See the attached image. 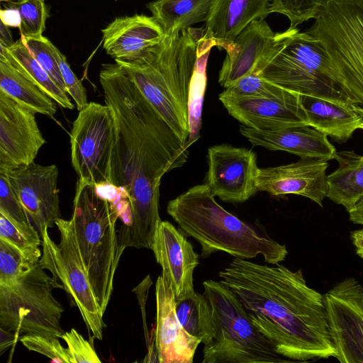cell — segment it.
<instances>
[{"label":"cell","mask_w":363,"mask_h":363,"mask_svg":"<svg viewBox=\"0 0 363 363\" xmlns=\"http://www.w3.org/2000/svg\"><path fill=\"white\" fill-rule=\"evenodd\" d=\"M99 81L115 123L110 183L128 196L132 222L117 230L123 248L150 249L161 219L162 177L182 167L189 147L140 92L124 68L101 65Z\"/></svg>","instance_id":"cell-1"},{"label":"cell","mask_w":363,"mask_h":363,"mask_svg":"<svg viewBox=\"0 0 363 363\" xmlns=\"http://www.w3.org/2000/svg\"><path fill=\"white\" fill-rule=\"evenodd\" d=\"M218 277L279 354L301 362L336 357L324 295L307 284L301 269L235 257Z\"/></svg>","instance_id":"cell-2"},{"label":"cell","mask_w":363,"mask_h":363,"mask_svg":"<svg viewBox=\"0 0 363 363\" xmlns=\"http://www.w3.org/2000/svg\"><path fill=\"white\" fill-rule=\"evenodd\" d=\"M203 33L204 29L190 27L181 33L164 34L158 44L140 57L115 60L185 144L189 136V86L198 40Z\"/></svg>","instance_id":"cell-3"},{"label":"cell","mask_w":363,"mask_h":363,"mask_svg":"<svg viewBox=\"0 0 363 363\" xmlns=\"http://www.w3.org/2000/svg\"><path fill=\"white\" fill-rule=\"evenodd\" d=\"M167 213L181 230L201 247V256L225 252L249 259L261 255L271 264L284 261L286 246L219 205L206 184H199L169 201Z\"/></svg>","instance_id":"cell-4"},{"label":"cell","mask_w":363,"mask_h":363,"mask_svg":"<svg viewBox=\"0 0 363 363\" xmlns=\"http://www.w3.org/2000/svg\"><path fill=\"white\" fill-rule=\"evenodd\" d=\"M72 221L77 246L101 313L113 291L116 271L124 248L116 228L118 215L94 184L77 179Z\"/></svg>","instance_id":"cell-5"},{"label":"cell","mask_w":363,"mask_h":363,"mask_svg":"<svg viewBox=\"0 0 363 363\" xmlns=\"http://www.w3.org/2000/svg\"><path fill=\"white\" fill-rule=\"evenodd\" d=\"M252 72L301 96L352 104L330 78L328 59L322 44L297 28L276 33L273 46Z\"/></svg>","instance_id":"cell-6"},{"label":"cell","mask_w":363,"mask_h":363,"mask_svg":"<svg viewBox=\"0 0 363 363\" xmlns=\"http://www.w3.org/2000/svg\"><path fill=\"white\" fill-rule=\"evenodd\" d=\"M314 19L306 32L322 44L330 78L363 107V0H326Z\"/></svg>","instance_id":"cell-7"},{"label":"cell","mask_w":363,"mask_h":363,"mask_svg":"<svg viewBox=\"0 0 363 363\" xmlns=\"http://www.w3.org/2000/svg\"><path fill=\"white\" fill-rule=\"evenodd\" d=\"M212 308L216 334L203 350L202 363H279L293 362L279 354L252 323L244 306L225 283L203 282Z\"/></svg>","instance_id":"cell-8"},{"label":"cell","mask_w":363,"mask_h":363,"mask_svg":"<svg viewBox=\"0 0 363 363\" xmlns=\"http://www.w3.org/2000/svg\"><path fill=\"white\" fill-rule=\"evenodd\" d=\"M40 262L15 279L0 284V327L24 335L61 338L64 308L54 297L52 277Z\"/></svg>","instance_id":"cell-9"},{"label":"cell","mask_w":363,"mask_h":363,"mask_svg":"<svg viewBox=\"0 0 363 363\" xmlns=\"http://www.w3.org/2000/svg\"><path fill=\"white\" fill-rule=\"evenodd\" d=\"M55 225L60 235L57 245L50 237L48 229L41 233L42 257L40 264L52 273L55 287L64 289L75 305L89 334L99 340L103 338L106 325L96 296L84 267L75 240L71 219L59 218Z\"/></svg>","instance_id":"cell-10"},{"label":"cell","mask_w":363,"mask_h":363,"mask_svg":"<svg viewBox=\"0 0 363 363\" xmlns=\"http://www.w3.org/2000/svg\"><path fill=\"white\" fill-rule=\"evenodd\" d=\"M71 162L78 179L94 184L110 182L115 123L105 104L89 102L72 123Z\"/></svg>","instance_id":"cell-11"},{"label":"cell","mask_w":363,"mask_h":363,"mask_svg":"<svg viewBox=\"0 0 363 363\" xmlns=\"http://www.w3.org/2000/svg\"><path fill=\"white\" fill-rule=\"evenodd\" d=\"M330 337L341 363H363V287L346 278L324 295Z\"/></svg>","instance_id":"cell-12"},{"label":"cell","mask_w":363,"mask_h":363,"mask_svg":"<svg viewBox=\"0 0 363 363\" xmlns=\"http://www.w3.org/2000/svg\"><path fill=\"white\" fill-rule=\"evenodd\" d=\"M206 184L215 196L232 203H242L257 191L259 168L256 154L245 147L227 144L208 150Z\"/></svg>","instance_id":"cell-13"},{"label":"cell","mask_w":363,"mask_h":363,"mask_svg":"<svg viewBox=\"0 0 363 363\" xmlns=\"http://www.w3.org/2000/svg\"><path fill=\"white\" fill-rule=\"evenodd\" d=\"M10 185L40 235L61 218L55 164L33 162L8 173Z\"/></svg>","instance_id":"cell-14"},{"label":"cell","mask_w":363,"mask_h":363,"mask_svg":"<svg viewBox=\"0 0 363 363\" xmlns=\"http://www.w3.org/2000/svg\"><path fill=\"white\" fill-rule=\"evenodd\" d=\"M35 114L0 91V172L34 162L46 143Z\"/></svg>","instance_id":"cell-15"},{"label":"cell","mask_w":363,"mask_h":363,"mask_svg":"<svg viewBox=\"0 0 363 363\" xmlns=\"http://www.w3.org/2000/svg\"><path fill=\"white\" fill-rule=\"evenodd\" d=\"M221 101L228 113L243 125L259 130H277L309 125L301 95L292 93L284 98L235 97L223 91Z\"/></svg>","instance_id":"cell-16"},{"label":"cell","mask_w":363,"mask_h":363,"mask_svg":"<svg viewBox=\"0 0 363 363\" xmlns=\"http://www.w3.org/2000/svg\"><path fill=\"white\" fill-rule=\"evenodd\" d=\"M328 165L325 160L301 158L287 164L259 168L256 179L257 191L275 196L299 195L323 207L328 192Z\"/></svg>","instance_id":"cell-17"},{"label":"cell","mask_w":363,"mask_h":363,"mask_svg":"<svg viewBox=\"0 0 363 363\" xmlns=\"http://www.w3.org/2000/svg\"><path fill=\"white\" fill-rule=\"evenodd\" d=\"M150 250L162 267V274L169 281L176 301L195 291L193 274L199 264V255L184 233L171 223L161 220Z\"/></svg>","instance_id":"cell-18"},{"label":"cell","mask_w":363,"mask_h":363,"mask_svg":"<svg viewBox=\"0 0 363 363\" xmlns=\"http://www.w3.org/2000/svg\"><path fill=\"white\" fill-rule=\"evenodd\" d=\"M156 330L155 343L160 363H192L201 343L181 325L176 313V300L169 281L159 276L155 284Z\"/></svg>","instance_id":"cell-19"},{"label":"cell","mask_w":363,"mask_h":363,"mask_svg":"<svg viewBox=\"0 0 363 363\" xmlns=\"http://www.w3.org/2000/svg\"><path fill=\"white\" fill-rule=\"evenodd\" d=\"M103 48L115 60L130 61L158 44L164 33L152 16L118 17L103 30Z\"/></svg>","instance_id":"cell-20"},{"label":"cell","mask_w":363,"mask_h":363,"mask_svg":"<svg viewBox=\"0 0 363 363\" xmlns=\"http://www.w3.org/2000/svg\"><path fill=\"white\" fill-rule=\"evenodd\" d=\"M276 33L264 18L254 21L223 49L226 56L218 74V83L226 88L252 72L275 41Z\"/></svg>","instance_id":"cell-21"},{"label":"cell","mask_w":363,"mask_h":363,"mask_svg":"<svg viewBox=\"0 0 363 363\" xmlns=\"http://www.w3.org/2000/svg\"><path fill=\"white\" fill-rule=\"evenodd\" d=\"M240 132L254 146L269 150H281L301 158L335 160L337 150L328 136L309 125H299L277 130H259L242 125Z\"/></svg>","instance_id":"cell-22"},{"label":"cell","mask_w":363,"mask_h":363,"mask_svg":"<svg viewBox=\"0 0 363 363\" xmlns=\"http://www.w3.org/2000/svg\"><path fill=\"white\" fill-rule=\"evenodd\" d=\"M272 0H212L204 35L220 49L231 43L255 20L270 14Z\"/></svg>","instance_id":"cell-23"},{"label":"cell","mask_w":363,"mask_h":363,"mask_svg":"<svg viewBox=\"0 0 363 363\" xmlns=\"http://www.w3.org/2000/svg\"><path fill=\"white\" fill-rule=\"evenodd\" d=\"M301 99L310 126L337 143L347 141L363 123V117L354 108V104L313 96L301 95Z\"/></svg>","instance_id":"cell-24"},{"label":"cell","mask_w":363,"mask_h":363,"mask_svg":"<svg viewBox=\"0 0 363 363\" xmlns=\"http://www.w3.org/2000/svg\"><path fill=\"white\" fill-rule=\"evenodd\" d=\"M338 167L327 176V198L350 210L363 196V155L337 152Z\"/></svg>","instance_id":"cell-25"},{"label":"cell","mask_w":363,"mask_h":363,"mask_svg":"<svg viewBox=\"0 0 363 363\" xmlns=\"http://www.w3.org/2000/svg\"><path fill=\"white\" fill-rule=\"evenodd\" d=\"M0 91L22 106L49 117L57 111L56 102L0 55Z\"/></svg>","instance_id":"cell-26"},{"label":"cell","mask_w":363,"mask_h":363,"mask_svg":"<svg viewBox=\"0 0 363 363\" xmlns=\"http://www.w3.org/2000/svg\"><path fill=\"white\" fill-rule=\"evenodd\" d=\"M212 0H156L147 5L164 34L181 33L206 21Z\"/></svg>","instance_id":"cell-27"},{"label":"cell","mask_w":363,"mask_h":363,"mask_svg":"<svg viewBox=\"0 0 363 363\" xmlns=\"http://www.w3.org/2000/svg\"><path fill=\"white\" fill-rule=\"evenodd\" d=\"M0 55L5 56L17 70L38 86L58 105L68 109L74 108L68 94L53 81L34 58L21 37L9 48L0 45Z\"/></svg>","instance_id":"cell-28"},{"label":"cell","mask_w":363,"mask_h":363,"mask_svg":"<svg viewBox=\"0 0 363 363\" xmlns=\"http://www.w3.org/2000/svg\"><path fill=\"white\" fill-rule=\"evenodd\" d=\"M176 313L184 329L204 345L213 340L215 326L212 308L204 294L194 291L176 301Z\"/></svg>","instance_id":"cell-29"},{"label":"cell","mask_w":363,"mask_h":363,"mask_svg":"<svg viewBox=\"0 0 363 363\" xmlns=\"http://www.w3.org/2000/svg\"><path fill=\"white\" fill-rule=\"evenodd\" d=\"M216 42L207 38L204 33L197 44V58L189 92V136L187 145L190 147L199 137L201 124L202 104L206 86V67L211 50Z\"/></svg>","instance_id":"cell-30"},{"label":"cell","mask_w":363,"mask_h":363,"mask_svg":"<svg viewBox=\"0 0 363 363\" xmlns=\"http://www.w3.org/2000/svg\"><path fill=\"white\" fill-rule=\"evenodd\" d=\"M223 92L235 97L277 99L291 95V91L284 89L251 72L225 88Z\"/></svg>","instance_id":"cell-31"},{"label":"cell","mask_w":363,"mask_h":363,"mask_svg":"<svg viewBox=\"0 0 363 363\" xmlns=\"http://www.w3.org/2000/svg\"><path fill=\"white\" fill-rule=\"evenodd\" d=\"M8 7L16 9L20 13L21 21L19 30L21 37L43 35L48 17L45 0H19L11 2Z\"/></svg>","instance_id":"cell-32"},{"label":"cell","mask_w":363,"mask_h":363,"mask_svg":"<svg viewBox=\"0 0 363 363\" xmlns=\"http://www.w3.org/2000/svg\"><path fill=\"white\" fill-rule=\"evenodd\" d=\"M39 234V232L30 233L20 230L0 213V239L16 247L36 263L42 257L40 246H42L43 240Z\"/></svg>","instance_id":"cell-33"},{"label":"cell","mask_w":363,"mask_h":363,"mask_svg":"<svg viewBox=\"0 0 363 363\" xmlns=\"http://www.w3.org/2000/svg\"><path fill=\"white\" fill-rule=\"evenodd\" d=\"M0 213L24 232H38L13 191L7 174L3 172H0Z\"/></svg>","instance_id":"cell-34"},{"label":"cell","mask_w":363,"mask_h":363,"mask_svg":"<svg viewBox=\"0 0 363 363\" xmlns=\"http://www.w3.org/2000/svg\"><path fill=\"white\" fill-rule=\"evenodd\" d=\"M326 0H272L270 13H277L288 18L290 28L315 18Z\"/></svg>","instance_id":"cell-35"},{"label":"cell","mask_w":363,"mask_h":363,"mask_svg":"<svg viewBox=\"0 0 363 363\" xmlns=\"http://www.w3.org/2000/svg\"><path fill=\"white\" fill-rule=\"evenodd\" d=\"M37 263L11 244L0 239V284L15 279Z\"/></svg>","instance_id":"cell-36"},{"label":"cell","mask_w":363,"mask_h":363,"mask_svg":"<svg viewBox=\"0 0 363 363\" xmlns=\"http://www.w3.org/2000/svg\"><path fill=\"white\" fill-rule=\"evenodd\" d=\"M21 38L34 58L53 81L67 92L58 64L53 54L52 42L43 35Z\"/></svg>","instance_id":"cell-37"},{"label":"cell","mask_w":363,"mask_h":363,"mask_svg":"<svg viewBox=\"0 0 363 363\" xmlns=\"http://www.w3.org/2000/svg\"><path fill=\"white\" fill-rule=\"evenodd\" d=\"M18 340L29 350L50 358L51 362L71 363L69 350L62 347L58 337L23 335Z\"/></svg>","instance_id":"cell-38"},{"label":"cell","mask_w":363,"mask_h":363,"mask_svg":"<svg viewBox=\"0 0 363 363\" xmlns=\"http://www.w3.org/2000/svg\"><path fill=\"white\" fill-rule=\"evenodd\" d=\"M52 51L58 64L67 94L74 99L78 111L88 104L86 91L81 81L72 70L65 56L53 45Z\"/></svg>","instance_id":"cell-39"},{"label":"cell","mask_w":363,"mask_h":363,"mask_svg":"<svg viewBox=\"0 0 363 363\" xmlns=\"http://www.w3.org/2000/svg\"><path fill=\"white\" fill-rule=\"evenodd\" d=\"M61 338L67 345L71 363L101 362L91 342L85 340L75 329L65 332Z\"/></svg>","instance_id":"cell-40"},{"label":"cell","mask_w":363,"mask_h":363,"mask_svg":"<svg viewBox=\"0 0 363 363\" xmlns=\"http://www.w3.org/2000/svg\"><path fill=\"white\" fill-rule=\"evenodd\" d=\"M1 21L8 26L18 27L21 25V15L14 8L7 7L0 11Z\"/></svg>","instance_id":"cell-41"},{"label":"cell","mask_w":363,"mask_h":363,"mask_svg":"<svg viewBox=\"0 0 363 363\" xmlns=\"http://www.w3.org/2000/svg\"><path fill=\"white\" fill-rule=\"evenodd\" d=\"M0 353L12 345H15L18 341L19 333L15 331L5 330L0 327Z\"/></svg>","instance_id":"cell-42"},{"label":"cell","mask_w":363,"mask_h":363,"mask_svg":"<svg viewBox=\"0 0 363 363\" xmlns=\"http://www.w3.org/2000/svg\"><path fill=\"white\" fill-rule=\"evenodd\" d=\"M347 212L352 223L363 225V196Z\"/></svg>","instance_id":"cell-43"},{"label":"cell","mask_w":363,"mask_h":363,"mask_svg":"<svg viewBox=\"0 0 363 363\" xmlns=\"http://www.w3.org/2000/svg\"><path fill=\"white\" fill-rule=\"evenodd\" d=\"M9 27L1 21L0 45L5 48L11 47L16 42L13 40L12 33Z\"/></svg>","instance_id":"cell-44"},{"label":"cell","mask_w":363,"mask_h":363,"mask_svg":"<svg viewBox=\"0 0 363 363\" xmlns=\"http://www.w3.org/2000/svg\"><path fill=\"white\" fill-rule=\"evenodd\" d=\"M351 240L357 254L363 258V228L351 232Z\"/></svg>","instance_id":"cell-45"},{"label":"cell","mask_w":363,"mask_h":363,"mask_svg":"<svg viewBox=\"0 0 363 363\" xmlns=\"http://www.w3.org/2000/svg\"><path fill=\"white\" fill-rule=\"evenodd\" d=\"M353 106L354 108L363 117V107L354 104ZM359 129H363V123L360 125Z\"/></svg>","instance_id":"cell-46"},{"label":"cell","mask_w":363,"mask_h":363,"mask_svg":"<svg viewBox=\"0 0 363 363\" xmlns=\"http://www.w3.org/2000/svg\"></svg>","instance_id":"cell-47"}]
</instances>
